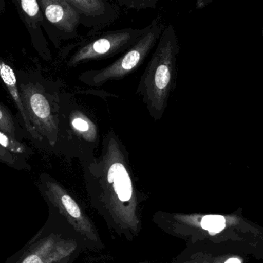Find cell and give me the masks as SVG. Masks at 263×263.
Masks as SVG:
<instances>
[{
  "label": "cell",
  "mask_w": 263,
  "mask_h": 263,
  "mask_svg": "<svg viewBox=\"0 0 263 263\" xmlns=\"http://www.w3.org/2000/svg\"><path fill=\"white\" fill-rule=\"evenodd\" d=\"M81 166L92 208L112 233L128 242L137 239L148 196L138 187L127 148L114 129L103 136L100 155Z\"/></svg>",
  "instance_id": "1"
},
{
  "label": "cell",
  "mask_w": 263,
  "mask_h": 263,
  "mask_svg": "<svg viewBox=\"0 0 263 263\" xmlns=\"http://www.w3.org/2000/svg\"><path fill=\"white\" fill-rule=\"evenodd\" d=\"M89 94V90L67 93L60 100L57 144H64L62 152L80 164L96 157L103 141L97 110L87 102Z\"/></svg>",
  "instance_id": "2"
},
{
  "label": "cell",
  "mask_w": 263,
  "mask_h": 263,
  "mask_svg": "<svg viewBox=\"0 0 263 263\" xmlns=\"http://www.w3.org/2000/svg\"><path fill=\"white\" fill-rule=\"evenodd\" d=\"M177 33L173 25L165 26L138 83L136 94L155 122L161 120L176 87L178 56Z\"/></svg>",
  "instance_id": "3"
},
{
  "label": "cell",
  "mask_w": 263,
  "mask_h": 263,
  "mask_svg": "<svg viewBox=\"0 0 263 263\" xmlns=\"http://www.w3.org/2000/svg\"><path fill=\"white\" fill-rule=\"evenodd\" d=\"M48 208L49 216L43 226L6 263H58L77 259L85 250L72 227L52 207Z\"/></svg>",
  "instance_id": "4"
},
{
  "label": "cell",
  "mask_w": 263,
  "mask_h": 263,
  "mask_svg": "<svg viewBox=\"0 0 263 263\" xmlns=\"http://www.w3.org/2000/svg\"><path fill=\"white\" fill-rule=\"evenodd\" d=\"M47 205L67 222L83 241L85 250L103 251L104 242L86 208L70 191L48 174H42L38 185Z\"/></svg>",
  "instance_id": "5"
},
{
  "label": "cell",
  "mask_w": 263,
  "mask_h": 263,
  "mask_svg": "<svg viewBox=\"0 0 263 263\" xmlns=\"http://www.w3.org/2000/svg\"><path fill=\"white\" fill-rule=\"evenodd\" d=\"M165 25L159 18L154 19L145 33L112 63L97 69L82 73L79 80L91 88L102 87L106 83L121 80L137 71L152 54L157 45Z\"/></svg>",
  "instance_id": "6"
},
{
  "label": "cell",
  "mask_w": 263,
  "mask_h": 263,
  "mask_svg": "<svg viewBox=\"0 0 263 263\" xmlns=\"http://www.w3.org/2000/svg\"><path fill=\"white\" fill-rule=\"evenodd\" d=\"M147 26L142 29L125 28L117 30L88 33L77 43L66 48L69 54L66 61L68 67L75 68L92 61L106 60L118 57L127 51L145 33Z\"/></svg>",
  "instance_id": "7"
},
{
  "label": "cell",
  "mask_w": 263,
  "mask_h": 263,
  "mask_svg": "<svg viewBox=\"0 0 263 263\" xmlns=\"http://www.w3.org/2000/svg\"><path fill=\"white\" fill-rule=\"evenodd\" d=\"M20 94L28 117L37 132L52 148L58 142L60 97H50L40 85H21Z\"/></svg>",
  "instance_id": "8"
},
{
  "label": "cell",
  "mask_w": 263,
  "mask_h": 263,
  "mask_svg": "<svg viewBox=\"0 0 263 263\" xmlns=\"http://www.w3.org/2000/svg\"><path fill=\"white\" fill-rule=\"evenodd\" d=\"M80 15V25L89 28V33L101 32L120 16V6L107 0H68Z\"/></svg>",
  "instance_id": "9"
},
{
  "label": "cell",
  "mask_w": 263,
  "mask_h": 263,
  "mask_svg": "<svg viewBox=\"0 0 263 263\" xmlns=\"http://www.w3.org/2000/svg\"><path fill=\"white\" fill-rule=\"evenodd\" d=\"M39 3L58 38L66 40L78 37L80 15L68 0H41Z\"/></svg>",
  "instance_id": "10"
},
{
  "label": "cell",
  "mask_w": 263,
  "mask_h": 263,
  "mask_svg": "<svg viewBox=\"0 0 263 263\" xmlns=\"http://www.w3.org/2000/svg\"><path fill=\"white\" fill-rule=\"evenodd\" d=\"M0 79L3 83L6 86L8 92L10 94L20 115L22 116L23 122H24L25 128L26 131L29 133L31 136L35 140L40 142H43V138L42 136L37 132L36 130L34 128L33 125L31 123L30 120L26 114V109H25L24 104H23V99H22L21 94L18 90V84H17L16 77H15V73L9 65H8L4 60L0 58Z\"/></svg>",
  "instance_id": "11"
},
{
  "label": "cell",
  "mask_w": 263,
  "mask_h": 263,
  "mask_svg": "<svg viewBox=\"0 0 263 263\" xmlns=\"http://www.w3.org/2000/svg\"><path fill=\"white\" fill-rule=\"evenodd\" d=\"M0 145L11 154L25 160L26 159H29L32 154V151L26 145L1 131H0Z\"/></svg>",
  "instance_id": "12"
},
{
  "label": "cell",
  "mask_w": 263,
  "mask_h": 263,
  "mask_svg": "<svg viewBox=\"0 0 263 263\" xmlns=\"http://www.w3.org/2000/svg\"><path fill=\"white\" fill-rule=\"evenodd\" d=\"M20 9L24 14L25 18L29 23L33 21V23L39 25L43 20V13L40 10L39 2L35 0H23L18 3Z\"/></svg>",
  "instance_id": "13"
},
{
  "label": "cell",
  "mask_w": 263,
  "mask_h": 263,
  "mask_svg": "<svg viewBox=\"0 0 263 263\" xmlns=\"http://www.w3.org/2000/svg\"><path fill=\"white\" fill-rule=\"evenodd\" d=\"M0 162L6 164L11 168L17 170H30L31 167L28 165L26 160L21 157H17L6 151L0 145Z\"/></svg>",
  "instance_id": "14"
},
{
  "label": "cell",
  "mask_w": 263,
  "mask_h": 263,
  "mask_svg": "<svg viewBox=\"0 0 263 263\" xmlns=\"http://www.w3.org/2000/svg\"><path fill=\"white\" fill-rule=\"evenodd\" d=\"M0 131L16 139V128L12 116L2 104H0Z\"/></svg>",
  "instance_id": "15"
},
{
  "label": "cell",
  "mask_w": 263,
  "mask_h": 263,
  "mask_svg": "<svg viewBox=\"0 0 263 263\" xmlns=\"http://www.w3.org/2000/svg\"><path fill=\"white\" fill-rule=\"evenodd\" d=\"M116 3L120 6L127 8V9H154L156 7L157 0H115Z\"/></svg>",
  "instance_id": "16"
},
{
  "label": "cell",
  "mask_w": 263,
  "mask_h": 263,
  "mask_svg": "<svg viewBox=\"0 0 263 263\" xmlns=\"http://www.w3.org/2000/svg\"><path fill=\"white\" fill-rule=\"evenodd\" d=\"M172 263H199L197 256L192 246H188L180 254L178 255Z\"/></svg>",
  "instance_id": "17"
},
{
  "label": "cell",
  "mask_w": 263,
  "mask_h": 263,
  "mask_svg": "<svg viewBox=\"0 0 263 263\" xmlns=\"http://www.w3.org/2000/svg\"><path fill=\"white\" fill-rule=\"evenodd\" d=\"M225 263H241V261L239 259L232 258V259H228Z\"/></svg>",
  "instance_id": "18"
},
{
  "label": "cell",
  "mask_w": 263,
  "mask_h": 263,
  "mask_svg": "<svg viewBox=\"0 0 263 263\" xmlns=\"http://www.w3.org/2000/svg\"><path fill=\"white\" fill-rule=\"evenodd\" d=\"M77 259H73V258H71V259H66V260L62 261V262L58 263H73L74 261Z\"/></svg>",
  "instance_id": "19"
},
{
  "label": "cell",
  "mask_w": 263,
  "mask_h": 263,
  "mask_svg": "<svg viewBox=\"0 0 263 263\" xmlns=\"http://www.w3.org/2000/svg\"><path fill=\"white\" fill-rule=\"evenodd\" d=\"M134 263H152V262H148V261H142V262H134Z\"/></svg>",
  "instance_id": "20"
}]
</instances>
